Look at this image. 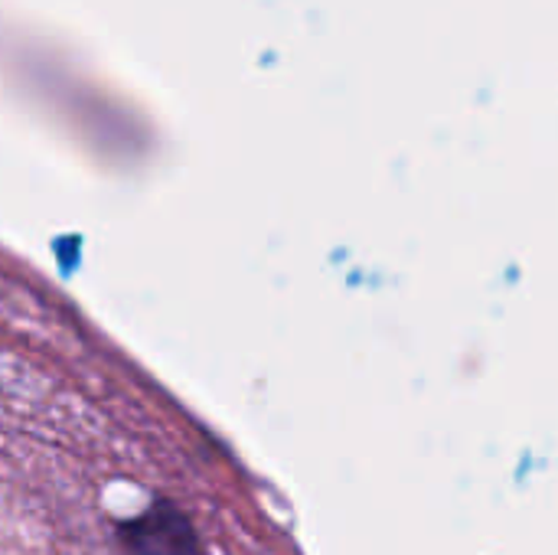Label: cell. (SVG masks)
Instances as JSON below:
<instances>
[{"label": "cell", "instance_id": "1", "mask_svg": "<svg viewBox=\"0 0 558 555\" xmlns=\"http://www.w3.org/2000/svg\"><path fill=\"white\" fill-rule=\"evenodd\" d=\"M114 543L121 555H206L190 514L163 494L141 514L114 520Z\"/></svg>", "mask_w": 558, "mask_h": 555}]
</instances>
